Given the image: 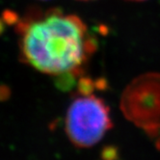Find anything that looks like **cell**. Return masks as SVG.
<instances>
[{"instance_id":"7a4b0ae2","label":"cell","mask_w":160,"mask_h":160,"mask_svg":"<svg viewBox=\"0 0 160 160\" xmlns=\"http://www.w3.org/2000/svg\"><path fill=\"white\" fill-rule=\"evenodd\" d=\"M111 125L108 106L91 94L75 98L68 109L66 131L77 147L89 148L98 144Z\"/></svg>"},{"instance_id":"3957f363","label":"cell","mask_w":160,"mask_h":160,"mask_svg":"<svg viewBox=\"0 0 160 160\" xmlns=\"http://www.w3.org/2000/svg\"><path fill=\"white\" fill-rule=\"evenodd\" d=\"M124 116L148 132L160 128V73H145L132 80L122 97Z\"/></svg>"},{"instance_id":"6da1fadb","label":"cell","mask_w":160,"mask_h":160,"mask_svg":"<svg viewBox=\"0 0 160 160\" xmlns=\"http://www.w3.org/2000/svg\"><path fill=\"white\" fill-rule=\"evenodd\" d=\"M20 52L35 70L61 76L77 72L95 51V40L78 17L53 11L22 22Z\"/></svg>"},{"instance_id":"277c9868","label":"cell","mask_w":160,"mask_h":160,"mask_svg":"<svg viewBox=\"0 0 160 160\" xmlns=\"http://www.w3.org/2000/svg\"><path fill=\"white\" fill-rule=\"evenodd\" d=\"M129 1H145V0H129Z\"/></svg>"}]
</instances>
